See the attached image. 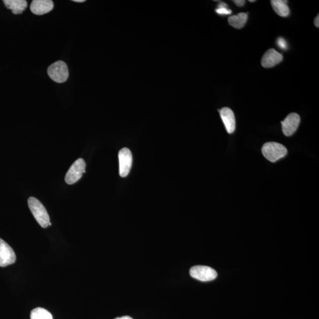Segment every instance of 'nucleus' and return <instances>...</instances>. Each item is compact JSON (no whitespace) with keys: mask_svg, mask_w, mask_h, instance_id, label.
Returning a JSON list of instances; mask_svg holds the SVG:
<instances>
[{"mask_svg":"<svg viewBox=\"0 0 319 319\" xmlns=\"http://www.w3.org/2000/svg\"><path fill=\"white\" fill-rule=\"evenodd\" d=\"M52 225L51 222H50V223H49V225L50 226V225Z\"/></svg>","mask_w":319,"mask_h":319,"instance_id":"5701e85b","label":"nucleus"},{"mask_svg":"<svg viewBox=\"0 0 319 319\" xmlns=\"http://www.w3.org/2000/svg\"><path fill=\"white\" fill-rule=\"evenodd\" d=\"M74 2H85V0H74Z\"/></svg>","mask_w":319,"mask_h":319,"instance_id":"412c9836","label":"nucleus"},{"mask_svg":"<svg viewBox=\"0 0 319 319\" xmlns=\"http://www.w3.org/2000/svg\"><path fill=\"white\" fill-rule=\"evenodd\" d=\"M47 74L57 83H64L69 78L68 66L64 61H57L49 66Z\"/></svg>","mask_w":319,"mask_h":319,"instance_id":"7ed1b4c3","label":"nucleus"},{"mask_svg":"<svg viewBox=\"0 0 319 319\" xmlns=\"http://www.w3.org/2000/svg\"><path fill=\"white\" fill-rule=\"evenodd\" d=\"M119 175L125 178L128 175L132 167V156L128 148H123L118 154Z\"/></svg>","mask_w":319,"mask_h":319,"instance_id":"423d86ee","label":"nucleus"},{"mask_svg":"<svg viewBox=\"0 0 319 319\" xmlns=\"http://www.w3.org/2000/svg\"><path fill=\"white\" fill-rule=\"evenodd\" d=\"M233 2H234L235 4L237 5L238 7H242L245 3V1H244V0H234Z\"/></svg>","mask_w":319,"mask_h":319,"instance_id":"a211bd4d","label":"nucleus"},{"mask_svg":"<svg viewBox=\"0 0 319 319\" xmlns=\"http://www.w3.org/2000/svg\"><path fill=\"white\" fill-rule=\"evenodd\" d=\"M54 4L51 0H34L30 5V10L33 14L43 15L51 11Z\"/></svg>","mask_w":319,"mask_h":319,"instance_id":"9b49d317","label":"nucleus"},{"mask_svg":"<svg viewBox=\"0 0 319 319\" xmlns=\"http://www.w3.org/2000/svg\"><path fill=\"white\" fill-rule=\"evenodd\" d=\"M86 163L82 159H78L72 164L65 176V182L68 185H73L80 181L85 171Z\"/></svg>","mask_w":319,"mask_h":319,"instance_id":"20e7f679","label":"nucleus"},{"mask_svg":"<svg viewBox=\"0 0 319 319\" xmlns=\"http://www.w3.org/2000/svg\"><path fill=\"white\" fill-rule=\"evenodd\" d=\"M115 319H132L131 317H128V316H127V317H122L117 318Z\"/></svg>","mask_w":319,"mask_h":319,"instance_id":"aec40b11","label":"nucleus"},{"mask_svg":"<svg viewBox=\"0 0 319 319\" xmlns=\"http://www.w3.org/2000/svg\"><path fill=\"white\" fill-rule=\"evenodd\" d=\"M283 57L281 53L274 49L268 50L261 60V65L265 68H270L279 64L283 61Z\"/></svg>","mask_w":319,"mask_h":319,"instance_id":"1a4fd4ad","label":"nucleus"},{"mask_svg":"<svg viewBox=\"0 0 319 319\" xmlns=\"http://www.w3.org/2000/svg\"><path fill=\"white\" fill-rule=\"evenodd\" d=\"M16 261L15 252L7 242L0 238V267H4Z\"/></svg>","mask_w":319,"mask_h":319,"instance_id":"0eeeda50","label":"nucleus"},{"mask_svg":"<svg viewBox=\"0 0 319 319\" xmlns=\"http://www.w3.org/2000/svg\"><path fill=\"white\" fill-rule=\"evenodd\" d=\"M31 319H53L52 315L46 309L37 308L31 312Z\"/></svg>","mask_w":319,"mask_h":319,"instance_id":"2eb2a0df","label":"nucleus"},{"mask_svg":"<svg viewBox=\"0 0 319 319\" xmlns=\"http://www.w3.org/2000/svg\"><path fill=\"white\" fill-rule=\"evenodd\" d=\"M3 2L5 7L11 9L14 14L23 13L27 7V2L25 0H4Z\"/></svg>","mask_w":319,"mask_h":319,"instance_id":"f8f14e48","label":"nucleus"},{"mask_svg":"<svg viewBox=\"0 0 319 319\" xmlns=\"http://www.w3.org/2000/svg\"><path fill=\"white\" fill-rule=\"evenodd\" d=\"M28 205L37 222L42 228H47L50 223V217L43 205L37 199L30 197L28 200Z\"/></svg>","mask_w":319,"mask_h":319,"instance_id":"f257e3e1","label":"nucleus"},{"mask_svg":"<svg viewBox=\"0 0 319 319\" xmlns=\"http://www.w3.org/2000/svg\"><path fill=\"white\" fill-rule=\"evenodd\" d=\"M247 19V14L244 13V12H240L237 15L229 17L228 23L230 26L236 28V29H241L245 26Z\"/></svg>","mask_w":319,"mask_h":319,"instance_id":"4468645a","label":"nucleus"},{"mask_svg":"<svg viewBox=\"0 0 319 319\" xmlns=\"http://www.w3.org/2000/svg\"><path fill=\"white\" fill-rule=\"evenodd\" d=\"M301 122V117L298 113H291L284 121H282V130L287 137L291 136L296 131Z\"/></svg>","mask_w":319,"mask_h":319,"instance_id":"6e6552de","label":"nucleus"},{"mask_svg":"<svg viewBox=\"0 0 319 319\" xmlns=\"http://www.w3.org/2000/svg\"><path fill=\"white\" fill-rule=\"evenodd\" d=\"M190 274L192 277L201 282H210L215 279L217 276L216 271L213 268L204 265H197L192 267Z\"/></svg>","mask_w":319,"mask_h":319,"instance_id":"39448f33","label":"nucleus"},{"mask_svg":"<svg viewBox=\"0 0 319 319\" xmlns=\"http://www.w3.org/2000/svg\"><path fill=\"white\" fill-rule=\"evenodd\" d=\"M226 5L224 3H220L218 5V8L216 9V13L220 15H228L232 13L231 10H230L228 8H226Z\"/></svg>","mask_w":319,"mask_h":319,"instance_id":"dca6fc26","label":"nucleus"},{"mask_svg":"<svg viewBox=\"0 0 319 319\" xmlns=\"http://www.w3.org/2000/svg\"><path fill=\"white\" fill-rule=\"evenodd\" d=\"M221 119H222L227 132L232 134L234 132L236 127V122L234 113L231 109L228 107L219 110Z\"/></svg>","mask_w":319,"mask_h":319,"instance_id":"9d476101","label":"nucleus"},{"mask_svg":"<svg viewBox=\"0 0 319 319\" xmlns=\"http://www.w3.org/2000/svg\"><path fill=\"white\" fill-rule=\"evenodd\" d=\"M262 153L270 162H276L286 156L287 150L286 147L282 144L275 143V142H270L264 144L262 148Z\"/></svg>","mask_w":319,"mask_h":319,"instance_id":"f03ea898","label":"nucleus"},{"mask_svg":"<svg viewBox=\"0 0 319 319\" xmlns=\"http://www.w3.org/2000/svg\"><path fill=\"white\" fill-rule=\"evenodd\" d=\"M249 2H255V0H249Z\"/></svg>","mask_w":319,"mask_h":319,"instance_id":"4be33fe9","label":"nucleus"},{"mask_svg":"<svg viewBox=\"0 0 319 319\" xmlns=\"http://www.w3.org/2000/svg\"><path fill=\"white\" fill-rule=\"evenodd\" d=\"M287 1L284 0H272L271 5L275 12L281 17H287L290 14V8L287 5Z\"/></svg>","mask_w":319,"mask_h":319,"instance_id":"ddd939ff","label":"nucleus"},{"mask_svg":"<svg viewBox=\"0 0 319 319\" xmlns=\"http://www.w3.org/2000/svg\"><path fill=\"white\" fill-rule=\"evenodd\" d=\"M277 44L280 48L283 50H286L287 48V45L286 40L283 38H279L277 40Z\"/></svg>","mask_w":319,"mask_h":319,"instance_id":"f3484780","label":"nucleus"},{"mask_svg":"<svg viewBox=\"0 0 319 319\" xmlns=\"http://www.w3.org/2000/svg\"><path fill=\"white\" fill-rule=\"evenodd\" d=\"M314 23L316 27L318 28L319 27V14L317 15V17H316L314 20Z\"/></svg>","mask_w":319,"mask_h":319,"instance_id":"6ab92c4d","label":"nucleus"}]
</instances>
